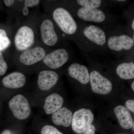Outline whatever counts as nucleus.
<instances>
[{"mask_svg":"<svg viewBox=\"0 0 134 134\" xmlns=\"http://www.w3.org/2000/svg\"><path fill=\"white\" fill-rule=\"evenodd\" d=\"M133 38V40L134 42V32L133 33V38Z\"/></svg>","mask_w":134,"mask_h":134,"instance_id":"obj_31","label":"nucleus"},{"mask_svg":"<svg viewBox=\"0 0 134 134\" xmlns=\"http://www.w3.org/2000/svg\"><path fill=\"white\" fill-rule=\"evenodd\" d=\"M125 105L128 109L134 114V100H127L125 103Z\"/></svg>","mask_w":134,"mask_h":134,"instance_id":"obj_24","label":"nucleus"},{"mask_svg":"<svg viewBox=\"0 0 134 134\" xmlns=\"http://www.w3.org/2000/svg\"><path fill=\"white\" fill-rule=\"evenodd\" d=\"M93 119L94 115L90 109L81 108L77 110L73 114L72 130L77 134H83L92 125Z\"/></svg>","mask_w":134,"mask_h":134,"instance_id":"obj_3","label":"nucleus"},{"mask_svg":"<svg viewBox=\"0 0 134 134\" xmlns=\"http://www.w3.org/2000/svg\"><path fill=\"white\" fill-rule=\"evenodd\" d=\"M46 55L44 48L36 46L29 48L22 53L19 56V60L23 65L31 66L43 60Z\"/></svg>","mask_w":134,"mask_h":134,"instance_id":"obj_8","label":"nucleus"},{"mask_svg":"<svg viewBox=\"0 0 134 134\" xmlns=\"http://www.w3.org/2000/svg\"><path fill=\"white\" fill-rule=\"evenodd\" d=\"M16 48L19 51L29 49L35 42V35L33 30L29 26L20 27L17 31L14 39Z\"/></svg>","mask_w":134,"mask_h":134,"instance_id":"obj_4","label":"nucleus"},{"mask_svg":"<svg viewBox=\"0 0 134 134\" xmlns=\"http://www.w3.org/2000/svg\"><path fill=\"white\" fill-rule=\"evenodd\" d=\"M8 106L13 116L17 119L21 120L26 119L31 113L28 99L22 94L14 96L9 100Z\"/></svg>","mask_w":134,"mask_h":134,"instance_id":"obj_2","label":"nucleus"},{"mask_svg":"<svg viewBox=\"0 0 134 134\" xmlns=\"http://www.w3.org/2000/svg\"><path fill=\"white\" fill-rule=\"evenodd\" d=\"M132 29L134 31V18L133 20V21L132 22Z\"/></svg>","mask_w":134,"mask_h":134,"instance_id":"obj_30","label":"nucleus"},{"mask_svg":"<svg viewBox=\"0 0 134 134\" xmlns=\"http://www.w3.org/2000/svg\"><path fill=\"white\" fill-rule=\"evenodd\" d=\"M26 76L23 73L14 72L4 77L2 83L6 88L11 89L21 88L26 83Z\"/></svg>","mask_w":134,"mask_h":134,"instance_id":"obj_13","label":"nucleus"},{"mask_svg":"<svg viewBox=\"0 0 134 134\" xmlns=\"http://www.w3.org/2000/svg\"><path fill=\"white\" fill-rule=\"evenodd\" d=\"M84 35L90 41L98 45L103 46L106 40L104 32L98 26L90 25L85 27L83 31Z\"/></svg>","mask_w":134,"mask_h":134,"instance_id":"obj_14","label":"nucleus"},{"mask_svg":"<svg viewBox=\"0 0 134 134\" xmlns=\"http://www.w3.org/2000/svg\"><path fill=\"white\" fill-rule=\"evenodd\" d=\"M90 82L92 91L98 94H108L112 89V84L110 80L96 70L90 74Z\"/></svg>","mask_w":134,"mask_h":134,"instance_id":"obj_6","label":"nucleus"},{"mask_svg":"<svg viewBox=\"0 0 134 134\" xmlns=\"http://www.w3.org/2000/svg\"><path fill=\"white\" fill-rule=\"evenodd\" d=\"M22 13H23V14L24 16H26L28 15L29 14V8L27 7L26 6H24V7L23 8V10H22Z\"/></svg>","mask_w":134,"mask_h":134,"instance_id":"obj_27","label":"nucleus"},{"mask_svg":"<svg viewBox=\"0 0 134 134\" xmlns=\"http://www.w3.org/2000/svg\"><path fill=\"white\" fill-rule=\"evenodd\" d=\"M131 88H132V90H133V91L134 92V81H133L132 83V85H131Z\"/></svg>","mask_w":134,"mask_h":134,"instance_id":"obj_29","label":"nucleus"},{"mask_svg":"<svg viewBox=\"0 0 134 134\" xmlns=\"http://www.w3.org/2000/svg\"><path fill=\"white\" fill-rule=\"evenodd\" d=\"M96 128L94 125H91L87 129L83 134H95Z\"/></svg>","mask_w":134,"mask_h":134,"instance_id":"obj_25","label":"nucleus"},{"mask_svg":"<svg viewBox=\"0 0 134 134\" xmlns=\"http://www.w3.org/2000/svg\"><path fill=\"white\" fill-rule=\"evenodd\" d=\"M11 41L5 30L0 29V52H2L10 45Z\"/></svg>","mask_w":134,"mask_h":134,"instance_id":"obj_19","label":"nucleus"},{"mask_svg":"<svg viewBox=\"0 0 134 134\" xmlns=\"http://www.w3.org/2000/svg\"><path fill=\"white\" fill-rule=\"evenodd\" d=\"M69 59L68 51L63 48H58L46 55L42 61L51 69H58L65 65Z\"/></svg>","mask_w":134,"mask_h":134,"instance_id":"obj_5","label":"nucleus"},{"mask_svg":"<svg viewBox=\"0 0 134 134\" xmlns=\"http://www.w3.org/2000/svg\"><path fill=\"white\" fill-rule=\"evenodd\" d=\"M59 78L58 74L53 70H42L40 72L38 76V87L42 91H47L55 86Z\"/></svg>","mask_w":134,"mask_h":134,"instance_id":"obj_9","label":"nucleus"},{"mask_svg":"<svg viewBox=\"0 0 134 134\" xmlns=\"http://www.w3.org/2000/svg\"><path fill=\"white\" fill-rule=\"evenodd\" d=\"M70 76L82 84H86L90 81L88 70L85 66L78 63H72L68 70Z\"/></svg>","mask_w":134,"mask_h":134,"instance_id":"obj_12","label":"nucleus"},{"mask_svg":"<svg viewBox=\"0 0 134 134\" xmlns=\"http://www.w3.org/2000/svg\"><path fill=\"white\" fill-rule=\"evenodd\" d=\"M114 112L121 126L125 129H129L133 127V121L131 114L125 107L118 105Z\"/></svg>","mask_w":134,"mask_h":134,"instance_id":"obj_17","label":"nucleus"},{"mask_svg":"<svg viewBox=\"0 0 134 134\" xmlns=\"http://www.w3.org/2000/svg\"><path fill=\"white\" fill-rule=\"evenodd\" d=\"M77 15L82 20L88 22L102 23L105 19L104 12L98 8L82 7L77 10Z\"/></svg>","mask_w":134,"mask_h":134,"instance_id":"obj_11","label":"nucleus"},{"mask_svg":"<svg viewBox=\"0 0 134 134\" xmlns=\"http://www.w3.org/2000/svg\"><path fill=\"white\" fill-rule=\"evenodd\" d=\"M1 134H14L9 130H5L3 131Z\"/></svg>","mask_w":134,"mask_h":134,"instance_id":"obj_28","label":"nucleus"},{"mask_svg":"<svg viewBox=\"0 0 134 134\" xmlns=\"http://www.w3.org/2000/svg\"><path fill=\"white\" fill-rule=\"evenodd\" d=\"M73 114L66 107H62L52 114V120L54 125L68 127L72 124Z\"/></svg>","mask_w":134,"mask_h":134,"instance_id":"obj_16","label":"nucleus"},{"mask_svg":"<svg viewBox=\"0 0 134 134\" xmlns=\"http://www.w3.org/2000/svg\"><path fill=\"white\" fill-rule=\"evenodd\" d=\"M77 2L83 7L97 8L101 5L100 0H77Z\"/></svg>","mask_w":134,"mask_h":134,"instance_id":"obj_20","label":"nucleus"},{"mask_svg":"<svg viewBox=\"0 0 134 134\" xmlns=\"http://www.w3.org/2000/svg\"><path fill=\"white\" fill-rule=\"evenodd\" d=\"M107 44L111 50L118 52L130 50L133 46L134 42L131 37L123 34L110 37L108 39Z\"/></svg>","mask_w":134,"mask_h":134,"instance_id":"obj_10","label":"nucleus"},{"mask_svg":"<svg viewBox=\"0 0 134 134\" xmlns=\"http://www.w3.org/2000/svg\"><path fill=\"white\" fill-rule=\"evenodd\" d=\"M8 68L7 64L6 62L2 52H0V76H2L5 75Z\"/></svg>","mask_w":134,"mask_h":134,"instance_id":"obj_22","label":"nucleus"},{"mask_svg":"<svg viewBox=\"0 0 134 134\" xmlns=\"http://www.w3.org/2000/svg\"><path fill=\"white\" fill-rule=\"evenodd\" d=\"M41 39L43 43L49 47L55 46L58 41V34L52 21L49 19L43 20L40 27Z\"/></svg>","mask_w":134,"mask_h":134,"instance_id":"obj_7","label":"nucleus"},{"mask_svg":"<svg viewBox=\"0 0 134 134\" xmlns=\"http://www.w3.org/2000/svg\"><path fill=\"white\" fill-rule=\"evenodd\" d=\"M41 134H63L55 127L51 125H46L42 127Z\"/></svg>","mask_w":134,"mask_h":134,"instance_id":"obj_21","label":"nucleus"},{"mask_svg":"<svg viewBox=\"0 0 134 134\" xmlns=\"http://www.w3.org/2000/svg\"><path fill=\"white\" fill-rule=\"evenodd\" d=\"M116 72L120 77L123 79L134 78V63L124 62L118 65Z\"/></svg>","mask_w":134,"mask_h":134,"instance_id":"obj_18","label":"nucleus"},{"mask_svg":"<svg viewBox=\"0 0 134 134\" xmlns=\"http://www.w3.org/2000/svg\"><path fill=\"white\" fill-rule=\"evenodd\" d=\"M64 103V99L59 93H52L46 98L43 108L47 115L52 114L61 108Z\"/></svg>","mask_w":134,"mask_h":134,"instance_id":"obj_15","label":"nucleus"},{"mask_svg":"<svg viewBox=\"0 0 134 134\" xmlns=\"http://www.w3.org/2000/svg\"><path fill=\"white\" fill-rule=\"evenodd\" d=\"M40 2L39 0H25L24 5L28 8L33 7L37 6Z\"/></svg>","mask_w":134,"mask_h":134,"instance_id":"obj_23","label":"nucleus"},{"mask_svg":"<svg viewBox=\"0 0 134 134\" xmlns=\"http://www.w3.org/2000/svg\"><path fill=\"white\" fill-rule=\"evenodd\" d=\"M120 1V2H122V1Z\"/></svg>","mask_w":134,"mask_h":134,"instance_id":"obj_32","label":"nucleus"},{"mask_svg":"<svg viewBox=\"0 0 134 134\" xmlns=\"http://www.w3.org/2000/svg\"><path fill=\"white\" fill-rule=\"evenodd\" d=\"M54 21L63 32L68 35L74 34L77 30V25L74 18L68 10L63 7H58L53 11Z\"/></svg>","mask_w":134,"mask_h":134,"instance_id":"obj_1","label":"nucleus"},{"mask_svg":"<svg viewBox=\"0 0 134 134\" xmlns=\"http://www.w3.org/2000/svg\"><path fill=\"white\" fill-rule=\"evenodd\" d=\"M5 6L8 7H11L14 3L15 1L14 0H5L3 1Z\"/></svg>","mask_w":134,"mask_h":134,"instance_id":"obj_26","label":"nucleus"}]
</instances>
